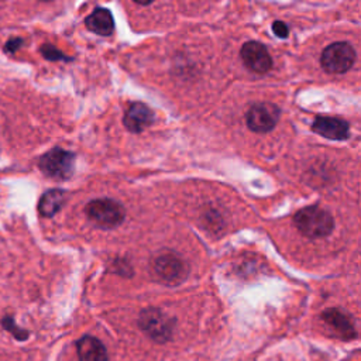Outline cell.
<instances>
[{
	"instance_id": "obj_1",
	"label": "cell",
	"mask_w": 361,
	"mask_h": 361,
	"mask_svg": "<svg viewBox=\"0 0 361 361\" xmlns=\"http://www.w3.org/2000/svg\"><path fill=\"white\" fill-rule=\"evenodd\" d=\"M296 228L309 238L327 237L334 228V220L329 212L319 206H307L293 216Z\"/></svg>"
},
{
	"instance_id": "obj_2",
	"label": "cell",
	"mask_w": 361,
	"mask_h": 361,
	"mask_svg": "<svg viewBox=\"0 0 361 361\" xmlns=\"http://www.w3.org/2000/svg\"><path fill=\"white\" fill-rule=\"evenodd\" d=\"M87 219L100 228H114L124 220L123 206L113 199H94L86 206Z\"/></svg>"
},
{
	"instance_id": "obj_3",
	"label": "cell",
	"mask_w": 361,
	"mask_h": 361,
	"mask_svg": "<svg viewBox=\"0 0 361 361\" xmlns=\"http://www.w3.org/2000/svg\"><path fill=\"white\" fill-rule=\"evenodd\" d=\"M38 166L49 178L59 180L68 179L73 173L75 154L59 147H55L39 158Z\"/></svg>"
},
{
	"instance_id": "obj_4",
	"label": "cell",
	"mask_w": 361,
	"mask_h": 361,
	"mask_svg": "<svg viewBox=\"0 0 361 361\" xmlns=\"http://www.w3.org/2000/svg\"><path fill=\"white\" fill-rule=\"evenodd\" d=\"M355 61V51L348 42H333L322 52V66L329 73H344Z\"/></svg>"
},
{
	"instance_id": "obj_5",
	"label": "cell",
	"mask_w": 361,
	"mask_h": 361,
	"mask_svg": "<svg viewBox=\"0 0 361 361\" xmlns=\"http://www.w3.org/2000/svg\"><path fill=\"white\" fill-rule=\"evenodd\" d=\"M279 116H281V110L278 106L268 102H261V103L252 104L248 109L245 114V121L251 131L268 133L276 126Z\"/></svg>"
},
{
	"instance_id": "obj_6",
	"label": "cell",
	"mask_w": 361,
	"mask_h": 361,
	"mask_svg": "<svg viewBox=\"0 0 361 361\" xmlns=\"http://www.w3.org/2000/svg\"><path fill=\"white\" fill-rule=\"evenodd\" d=\"M154 272L157 276L169 285L180 283L188 275V265L173 252H165L154 259Z\"/></svg>"
},
{
	"instance_id": "obj_7",
	"label": "cell",
	"mask_w": 361,
	"mask_h": 361,
	"mask_svg": "<svg viewBox=\"0 0 361 361\" xmlns=\"http://www.w3.org/2000/svg\"><path fill=\"white\" fill-rule=\"evenodd\" d=\"M140 327L157 341H166L172 333V322L157 309H145L138 319Z\"/></svg>"
},
{
	"instance_id": "obj_8",
	"label": "cell",
	"mask_w": 361,
	"mask_h": 361,
	"mask_svg": "<svg viewBox=\"0 0 361 361\" xmlns=\"http://www.w3.org/2000/svg\"><path fill=\"white\" fill-rule=\"evenodd\" d=\"M244 65L257 73H265L272 68V58L267 47L258 41L245 42L240 51Z\"/></svg>"
},
{
	"instance_id": "obj_9",
	"label": "cell",
	"mask_w": 361,
	"mask_h": 361,
	"mask_svg": "<svg viewBox=\"0 0 361 361\" xmlns=\"http://www.w3.org/2000/svg\"><path fill=\"white\" fill-rule=\"evenodd\" d=\"M312 130L329 140H347L348 138V124L347 121L337 117L319 116L312 124Z\"/></svg>"
},
{
	"instance_id": "obj_10",
	"label": "cell",
	"mask_w": 361,
	"mask_h": 361,
	"mask_svg": "<svg viewBox=\"0 0 361 361\" xmlns=\"http://www.w3.org/2000/svg\"><path fill=\"white\" fill-rule=\"evenodd\" d=\"M154 121V113L152 110L145 106L144 103H133L127 111L124 113L123 123L127 130L131 133H141L147 127H149Z\"/></svg>"
},
{
	"instance_id": "obj_11",
	"label": "cell",
	"mask_w": 361,
	"mask_h": 361,
	"mask_svg": "<svg viewBox=\"0 0 361 361\" xmlns=\"http://www.w3.org/2000/svg\"><path fill=\"white\" fill-rule=\"evenodd\" d=\"M323 322L341 338L351 340L355 337V330L347 314L338 309H327L322 314Z\"/></svg>"
},
{
	"instance_id": "obj_12",
	"label": "cell",
	"mask_w": 361,
	"mask_h": 361,
	"mask_svg": "<svg viewBox=\"0 0 361 361\" xmlns=\"http://www.w3.org/2000/svg\"><path fill=\"white\" fill-rule=\"evenodd\" d=\"M79 361H107V350L103 343L93 336H83L76 343Z\"/></svg>"
},
{
	"instance_id": "obj_13",
	"label": "cell",
	"mask_w": 361,
	"mask_h": 361,
	"mask_svg": "<svg viewBox=\"0 0 361 361\" xmlns=\"http://www.w3.org/2000/svg\"><path fill=\"white\" fill-rule=\"evenodd\" d=\"M85 24L92 32L103 37H109L114 31V20L107 8H94L86 17Z\"/></svg>"
},
{
	"instance_id": "obj_14",
	"label": "cell",
	"mask_w": 361,
	"mask_h": 361,
	"mask_svg": "<svg viewBox=\"0 0 361 361\" xmlns=\"http://www.w3.org/2000/svg\"><path fill=\"white\" fill-rule=\"evenodd\" d=\"M65 200H66L65 190L62 189L47 190L38 202V212L44 217H52L62 209Z\"/></svg>"
},
{
	"instance_id": "obj_15",
	"label": "cell",
	"mask_w": 361,
	"mask_h": 361,
	"mask_svg": "<svg viewBox=\"0 0 361 361\" xmlns=\"http://www.w3.org/2000/svg\"><path fill=\"white\" fill-rule=\"evenodd\" d=\"M41 54L44 55L45 59H49V61H68L69 59L65 54H62L59 49H56L54 45H49V44H45L41 48Z\"/></svg>"
},
{
	"instance_id": "obj_16",
	"label": "cell",
	"mask_w": 361,
	"mask_h": 361,
	"mask_svg": "<svg viewBox=\"0 0 361 361\" xmlns=\"http://www.w3.org/2000/svg\"><path fill=\"white\" fill-rule=\"evenodd\" d=\"M272 31L278 38H286L289 35V27L282 21H275L272 24Z\"/></svg>"
},
{
	"instance_id": "obj_17",
	"label": "cell",
	"mask_w": 361,
	"mask_h": 361,
	"mask_svg": "<svg viewBox=\"0 0 361 361\" xmlns=\"http://www.w3.org/2000/svg\"><path fill=\"white\" fill-rule=\"evenodd\" d=\"M21 44H23V39H21V38H11V39L7 41V44L4 45V51L13 54V52H16V51L21 47Z\"/></svg>"
}]
</instances>
